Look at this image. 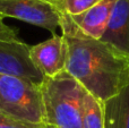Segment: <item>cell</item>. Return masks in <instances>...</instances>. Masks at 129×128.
<instances>
[{"instance_id": "1", "label": "cell", "mask_w": 129, "mask_h": 128, "mask_svg": "<svg viewBox=\"0 0 129 128\" xmlns=\"http://www.w3.org/2000/svg\"><path fill=\"white\" fill-rule=\"evenodd\" d=\"M59 14L68 49L66 72L103 102L118 94L129 81V56L103 41L85 35L70 15L62 10Z\"/></svg>"}, {"instance_id": "2", "label": "cell", "mask_w": 129, "mask_h": 128, "mask_svg": "<svg viewBox=\"0 0 129 128\" xmlns=\"http://www.w3.org/2000/svg\"><path fill=\"white\" fill-rule=\"evenodd\" d=\"M45 122L54 128H83V102L87 91L66 70L44 77L40 85Z\"/></svg>"}, {"instance_id": "3", "label": "cell", "mask_w": 129, "mask_h": 128, "mask_svg": "<svg viewBox=\"0 0 129 128\" xmlns=\"http://www.w3.org/2000/svg\"><path fill=\"white\" fill-rule=\"evenodd\" d=\"M0 112L27 124L48 125L40 85L19 77L0 75Z\"/></svg>"}, {"instance_id": "4", "label": "cell", "mask_w": 129, "mask_h": 128, "mask_svg": "<svg viewBox=\"0 0 129 128\" xmlns=\"http://www.w3.org/2000/svg\"><path fill=\"white\" fill-rule=\"evenodd\" d=\"M0 15L42 27L52 34L60 27L59 10L47 0H0Z\"/></svg>"}, {"instance_id": "5", "label": "cell", "mask_w": 129, "mask_h": 128, "mask_svg": "<svg viewBox=\"0 0 129 128\" xmlns=\"http://www.w3.org/2000/svg\"><path fill=\"white\" fill-rule=\"evenodd\" d=\"M0 75L19 77L41 85L44 79L29 56V47L23 41H0Z\"/></svg>"}, {"instance_id": "6", "label": "cell", "mask_w": 129, "mask_h": 128, "mask_svg": "<svg viewBox=\"0 0 129 128\" xmlns=\"http://www.w3.org/2000/svg\"><path fill=\"white\" fill-rule=\"evenodd\" d=\"M67 43L62 35L53 34L51 39L29 47V56L44 77H54L66 70Z\"/></svg>"}, {"instance_id": "7", "label": "cell", "mask_w": 129, "mask_h": 128, "mask_svg": "<svg viewBox=\"0 0 129 128\" xmlns=\"http://www.w3.org/2000/svg\"><path fill=\"white\" fill-rule=\"evenodd\" d=\"M101 41L129 56V0H117Z\"/></svg>"}, {"instance_id": "8", "label": "cell", "mask_w": 129, "mask_h": 128, "mask_svg": "<svg viewBox=\"0 0 129 128\" xmlns=\"http://www.w3.org/2000/svg\"><path fill=\"white\" fill-rule=\"evenodd\" d=\"M116 2L117 0H101L86 11L70 17L85 35L101 40L109 24Z\"/></svg>"}, {"instance_id": "9", "label": "cell", "mask_w": 129, "mask_h": 128, "mask_svg": "<svg viewBox=\"0 0 129 128\" xmlns=\"http://www.w3.org/2000/svg\"><path fill=\"white\" fill-rule=\"evenodd\" d=\"M104 128H129V81L118 94L104 102Z\"/></svg>"}, {"instance_id": "10", "label": "cell", "mask_w": 129, "mask_h": 128, "mask_svg": "<svg viewBox=\"0 0 129 128\" xmlns=\"http://www.w3.org/2000/svg\"><path fill=\"white\" fill-rule=\"evenodd\" d=\"M83 128H104V102L86 92L83 102Z\"/></svg>"}, {"instance_id": "11", "label": "cell", "mask_w": 129, "mask_h": 128, "mask_svg": "<svg viewBox=\"0 0 129 128\" xmlns=\"http://www.w3.org/2000/svg\"><path fill=\"white\" fill-rule=\"evenodd\" d=\"M57 9L62 10L70 16L79 15L95 6L101 0H47Z\"/></svg>"}, {"instance_id": "12", "label": "cell", "mask_w": 129, "mask_h": 128, "mask_svg": "<svg viewBox=\"0 0 129 128\" xmlns=\"http://www.w3.org/2000/svg\"><path fill=\"white\" fill-rule=\"evenodd\" d=\"M0 128H54L50 125H33L19 121L0 112Z\"/></svg>"}, {"instance_id": "13", "label": "cell", "mask_w": 129, "mask_h": 128, "mask_svg": "<svg viewBox=\"0 0 129 128\" xmlns=\"http://www.w3.org/2000/svg\"><path fill=\"white\" fill-rule=\"evenodd\" d=\"M4 16L0 15V41H17L18 33L16 29L11 28L4 23Z\"/></svg>"}]
</instances>
